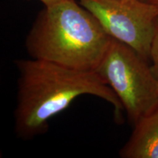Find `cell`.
I'll return each mask as SVG.
<instances>
[{
	"label": "cell",
	"mask_w": 158,
	"mask_h": 158,
	"mask_svg": "<svg viewBox=\"0 0 158 158\" xmlns=\"http://www.w3.org/2000/svg\"><path fill=\"white\" fill-rule=\"evenodd\" d=\"M18 78L14 128L17 137L30 140L49 129V121L82 95H93L113 106L114 120L124 121L122 104L95 71L78 70L36 59L15 61Z\"/></svg>",
	"instance_id": "cell-1"
},
{
	"label": "cell",
	"mask_w": 158,
	"mask_h": 158,
	"mask_svg": "<svg viewBox=\"0 0 158 158\" xmlns=\"http://www.w3.org/2000/svg\"><path fill=\"white\" fill-rule=\"evenodd\" d=\"M111 37L78 0L44 7L26 37L31 58L66 68L95 71Z\"/></svg>",
	"instance_id": "cell-2"
},
{
	"label": "cell",
	"mask_w": 158,
	"mask_h": 158,
	"mask_svg": "<svg viewBox=\"0 0 158 158\" xmlns=\"http://www.w3.org/2000/svg\"><path fill=\"white\" fill-rule=\"evenodd\" d=\"M95 72L112 89L134 125L158 106V79L149 61L111 38Z\"/></svg>",
	"instance_id": "cell-3"
},
{
	"label": "cell",
	"mask_w": 158,
	"mask_h": 158,
	"mask_svg": "<svg viewBox=\"0 0 158 158\" xmlns=\"http://www.w3.org/2000/svg\"><path fill=\"white\" fill-rule=\"evenodd\" d=\"M108 36L133 48L150 62L158 8L141 0H78Z\"/></svg>",
	"instance_id": "cell-4"
},
{
	"label": "cell",
	"mask_w": 158,
	"mask_h": 158,
	"mask_svg": "<svg viewBox=\"0 0 158 158\" xmlns=\"http://www.w3.org/2000/svg\"><path fill=\"white\" fill-rule=\"evenodd\" d=\"M133 127L129 140L120 149V157L158 158V106Z\"/></svg>",
	"instance_id": "cell-5"
},
{
	"label": "cell",
	"mask_w": 158,
	"mask_h": 158,
	"mask_svg": "<svg viewBox=\"0 0 158 158\" xmlns=\"http://www.w3.org/2000/svg\"><path fill=\"white\" fill-rule=\"evenodd\" d=\"M150 64L153 73L158 79V15L155 20V31L150 48Z\"/></svg>",
	"instance_id": "cell-6"
},
{
	"label": "cell",
	"mask_w": 158,
	"mask_h": 158,
	"mask_svg": "<svg viewBox=\"0 0 158 158\" xmlns=\"http://www.w3.org/2000/svg\"><path fill=\"white\" fill-rule=\"evenodd\" d=\"M39 1L41 2L44 5V7H49V6L56 5V4L62 2L66 1V0H39Z\"/></svg>",
	"instance_id": "cell-7"
},
{
	"label": "cell",
	"mask_w": 158,
	"mask_h": 158,
	"mask_svg": "<svg viewBox=\"0 0 158 158\" xmlns=\"http://www.w3.org/2000/svg\"><path fill=\"white\" fill-rule=\"evenodd\" d=\"M149 2L153 4V5H155L156 7L158 8V0H149Z\"/></svg>",
	"instance_id": "cell-8"
},
{
	"label": "cell",
	"mask_w": 158,
	"mask_h": 158,
	"mask_svg": "<svg viewBox=\"0 0 158 158\" xmlns=\"http://www.w3.org/2000/svg\"><path fill=\"white\" fill-rule=\"evenodd\" d=\"M141 1H143V2H148L149 0H141Z\"/></svg>",
	"instance_id": "cell-9"
}]
</instances>
